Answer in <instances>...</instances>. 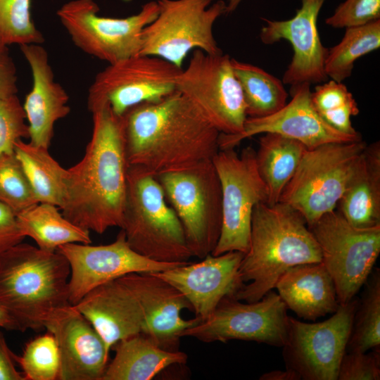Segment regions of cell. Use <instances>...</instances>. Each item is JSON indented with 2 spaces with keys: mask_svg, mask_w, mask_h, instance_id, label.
<instances>
[{
  "mask_svg": "<svg viewBox=\"0 0 380 380\" xmlns=\"http://www.w3.org/2000/svg\"><path fill=\"white\" fill-rule=\"evenodd\" d=\"M129 165L157 177L213 160L220 132L180 92L142 103L124 114Z\"/></svg>",
  "mask_w": 380,
  "mask_h": 380,
  "instance_id": "6da1fadb",
  "label": "cell"
},
{
  "mask_svg": "<svg viewBox=\"0 0 380 380\" xmlns=\"http://www.w3.org/2000/svg\"><path fill=\"white\" fill-rule=\"evenodd\" d=\"M93 127L82 160L68 169L62 214L73 224L97 234L121 228L128 162L125 120L108 103L91 111Z\"/></svg>",
  "mask_w": 380,
  "mask_h": 380,
  "instance_id": "7a4b0ae2",
  "label": "cell"
},
{
  "mask_svg": "<svg viewBox=\"0 0 380 380\" xmlns=\"http://www.w3.org/2000/svg\"><path fill=\"white\" fill-rule=\"evenodd\" d=\"M321 261L319 246L300 213L280 201L259 203L252 215L249 247L239 269L242 286L232 298L258 301L289 268Z\"/></svg>",
  "mask_w": 380,
  "mask_h": 380,
  "instance_id": "3957f363",
  "label": "cell"
},
{
  "mask_svg": "<svg viewBox=\"0 0 380 380\" xmlns=\"http://www.w3.org/2000/svg\"><path fill=\"white\" fill-rule=\"evenodd\" d=\"M70 269L63 255L20 243L0 256V305L15 330H39L56 310L70 304Z\"/></svg>",
  "mask_w": 380,
  "mask_h": 380,
  "instance_id": "277c9868",
  "label": "cell"
},
{
  "mask_svg": "<svg viewBox=\"0 0 380 380\" xmlns=\"http://www.w3.org/2000/svg\"><path fill=\"white\" fill-rule=\"evenodd\" d=\"M121 229L129 246L152 260L183 264L192 257L184 229L153 175L129 165Z\"/></svg>",
  "mask_w": 380,
  "mask_h": 380,
  "instance_id": "5b68a950",
  "label": "cell"
},
{
  "mask_svg": "<svg viewBox=\"0 0 380 380\" xmlns=\"http://www.w3.org/2000/svg\"><path fill=\"white\" fill-rule=\"evenodd\" d=\"M366 145L362 139L307 148L279 201L296 210L308 227L312 226L335 210Z\"/></svg>",
  "mask_w": 380,
  "mask_h": 380,
  "instance_id": "8992f818",
  "label": "cell"
},
{
  "mask_svg": "<svg viewBox=\"0 0 380 380\" xmlns=\"http://www.w3.org/2000/svg\"><path fill=\"white\" fill-rule=\"evenodd\" d=\"M156 179L182 223L192 257L211 254L222 226L221 186L213 160Z\"/></svg>",
  "mask_w": 380,
  "mask_h": 380,
  "instance_id": "52a82bcc",
  "label": "cell"
},
{
  "mask_svg": "<svg viewBox=\"0 0 380 380\" xmlns=\"http://www.w3.org/2000/svg\"><path fill=\"white\" fill-rule=\"evenodd\" d=\"M156 19L142 32L139 54L162 58L182 68L188 53L200 49L210 54L223 53L213 34L216 20L226 13L219 0H155Z\"/></svg>",
  "mask_w": 380,
  "mask_h": 380,
  "instance_id": "ba28073f",
  "label": "cell"
},
{
  "mask_svg": "<svg viewBox=\"0 0 380 380\" xmlns=\"http://www.w3.org/2000/svg\"><path fill=\"white\" fill-rule=\"evenodd\" d=\"M99 11L94 0H71L56 15L78 49L111 64L140 53L143 30L156 19L159 8L151 1L137 13L120 18L101 16Z\"/></svg>",
  "mask_w": 380,
  "mask_h": 380,
  "instance_id": "9c48e42d",
  "label": "cell"
},
{
  "mask_svg": "<svg viewBox=\"0 0 380 380\" xmlns=\"http://www.w3.org/2000/svg\"><path fill=\"white\" fill-rule=\"evenodd\" d=\"M309 229L321 251L322 262L331 276L339 305L355 298L366 283L380 253V225L358 228L335 210Z\"/></svg>",
  "mask_w": 380,
  "mask_h": 380,
  "instance_id": "30bf717a",
  "label": "cell"
},
{
  "mask_svg": "<svg viewBox=\"0 0 380 380\" xmlns=\"http://www.w3.org/2000/svg\"><path fill=\"white\" fill-rule=\"evenodd\" d=\"M176 89L221 134L242 132L246 106L229 55L194 50L187 67L177 77Z\"/></svg>",
  "mask_w": 380,
  "mask_h": 380,
  "instance_id": "8fae6325",
  "label": "cell"
},
{
  "mask_svg": "<svg viewBox=\"0 0 380 380\" xmlns=\"http://www.w3.org/2000/svg\"><path fill=\"white\" fill-rule=\"evenodd\" d=\"M222 193L220 235L211 255L229 251L246 253L249 247L252 215L255 205L267 202V189L255 162V150L246 147L219 150L213 159Z\"/></svg>",
  "mask_w": 380,
  "mask_h": 380,
  "instance_id": "7c38bea8",
  "label": "cell"
},
{
  "mask_svg": "<svg viewBox=\"0 0 380 380\" xmlns=\"http://www.w3.org/2000/svg\"><path fill=\"white\" fill-rule=\"evenodd\" d=\"M359 300L353 298L327 320L307 323L289 317L282 346L286 369L304 380H337Z\"/></svg>",
  "mask_w": 380,
  "mask_h": 380,
  "instance_id": "4fadbf2b",
  "label": "cell"
},
{
  "mask_svg": "<svg viewBox=\"0 0 380 380\" xmlns=\"http://www.w3.org/2000/svg\"><path fill=\"white\" fill-rule=\"evenodd\" d=\"M182 70L162 58L144 54L108 64L88 89V110L106 102L122 115L136 105L160 101L177 90L176 79Z\"/></svg>",
  "mask_w": 380,
  "mask_h": 380,
  "instance_id": "5bb4252c",
  "label": "cell"
},
{
  "mask_svg": "<svg viewBox=\"0 0 380 380\" xmlns=\"http://www.w3.org/2000/svg\"><path fill=\"white\" fill-rule=\"evenodd\" d=\"M286 310L279 294L272 291L252 303L226 297L208 317L180 336L205 343L241 340L282 347L287 338Z\"/></svg>",
  "mask_w": 380,
  "mask_h": 380,
  "instance_id": "9a60e30c",
  "label": "cell"
},
{
  "mask_svg": "<svg viewBox=\"0 0 380 380\" xmlns=\"http://www.w3.org/2000/svg\"><path fill=\"white\" fill-rule=\"evenodd\" d=\"M57 251L70 265L68 300L73 305L94 289L126 274L160 272L181 265L154 261L137 253L127 242L122 229L109 244L70 243Z\"/></svg>",
  "mask_w": 380,
  "mask_h": 380,
  "instance_id": "2e32d148",
  "label": "cell"
},
{
  "mask_svg": "<svg viewBox=\"0 0 380 380\" xmlns=\"http://www.w3.org/2000/svg\"><path fill=\"white\" fill-rule=\"evenodd\" d=\"M310 85L305 82L291 87L289 102L270 115L247 118L240 133H220L219 149H234L246 139L269 132L298 141L309 149L328 143L362 140L360 133L356 135L342 133L322 119L312 105Z\"/></svg>",
  "mask_w": 380,
  "mask_h": 380,
  "instance_id": "e0dca14e",
  "label": "cell"
},
{
  "mask_svg": "<svg viewBox=\"0 0 380 380\" xmlns=\"http://www.w3.org/2000/svg\"><path fill=\"white\" fill-rule=\"evenodd\" d=\"M326 0H301V6L295 15L285 20L262 18L260 38L265 44L281 40L289 42L293 57L282 82L291 85L301 83L321 84L328 79L324 63L328 49L322 44L317 29V18Z\"/></svg>",
  "mask_w": 380,
  "mask_h": 380,
  "instance_id": "ac0fdd59",
  "label": "cell"
},
{
  "mask_svg": "<svg viewBox=\"0 0 380 380\" xmlns=\"http://www.w3.org/2000/svg\"><path fill=\"white\" fill-rule=\"evenodd\" d=\"M44 328L54 336L58 345L59 380H101L109 352L96 329L74 305L54 310Z\"/></svg>",
  "mask_w": 380,
  "mask_h": 380,
  "instance_id": "d6986e66",
  "label": "cell"
},
{
  "mask_svg": "<svg viewBox=\"0 0 380 380\" xmlns=\"http://www.w3.org/2000/svg\"><path fill=\"white\" fill-rule=\"evenodd\" d=\"M243 255L239 251L209 254L198 262H189L156 273L179 290L196 317L203 320L224 298L232 297L241 287L239 269Z\"/></svg>",
  "mask_w": 380,
  "mask_h": 380,
  "instance_id": "ffe728a7",
  "label": "cell"
},
{
  "mask_svg": "<svg viewBox=\"0 0 380 380\" xmlns=\"http://www.w3.org/2000/svg\"><path fill=\"white\" fill-rule=\"evenodd\" d=\"M134 294L143 311L144 334L161 348L177 351L181 334L197 324L196 317L184 319L181 312L192 308L186 297L175 286L155 273H130L118 279Z\"/></svg>",
  "mask_w": 380,
  "mask_h": 380,
  "instance_id": "44dd1931",
  "label": "cell"
},
{
  "mask_svg": "<svg viewBox=\"0 0 380 380\" xmlns=\"http://www.w3.org/2000/svg\"><path fill=\"white\" fill-rule=\"evenodd\" d=\"M20 49L32 75V87L23 105L30 131V143L49 148L55 123L70 112L69 96L55 80L49 53L42 44H25Z\"/></svg>",
  "mask_w": 380,
  "mask_h": 380,
  "instance_id": "7402d4cb",
  "label": "cell"
},
{
  "mask_svg": "<svg viewBox=\"0 0 380 380\" xmlns=\"http://www.w3.org/2000/svg\"><path fill=\"white\" fill-rule=\"evenodd\" d=\"M74 306L96 329L109 353L118 341L145 333L141 308L118 279L94 289Z\"/></svg>",
  "mask_w": 380,
  "mask_h": 380,
  "instance_id": "603a6c76",
  "label": "cell"
},
{
  "mask_svg": "<svg viewBox=\"0 0 380 380\" xmlns=\"http://www.w3.org/2000/svg\"><path fill=\"white\" fill-rule=\"evenodd\" d=\"M275 288L286 308L307 320L334 313L339 306L334 280L322 262L289 268Z\"/></svg>",
  "mask_w": 380,
  "mask_h": 380,
  "instance_id": "cb8c5ba5",
  "label": "cell"
},
{
  "mask_svg": "<svg viewBox=\"0 0 380 380\" xmlns=\"http://www.w3.org/2000/svg\"><path fill=\"white\" fill-rule=\"evenodd\" d=\"M338 212L352 225H380V141L367 144L338 203Z\"/></svg>",
  "mask_w": 380,
  "mask_h": 380,
  "instance_id": "d4e9b609",
  "label": "cell"
},
{
  "mask_svg": "<svg viewBox=\"0 0 380 380\" xmlns=\"http://www.w3.org/2000/svg\"><path fill=\"white\" fill-rule=\"evenodd\" d=\"M113 348L114 357L101 380H150L167 367L187 360L184 352L163 349L144 334L122 339Z\"/></svg>",
  "mask_w": 380,
  "mask_h": 380,
  "instance_id": "484cf974",
  "label": "cell"
},
{
  "mask_svg": "<svg viewBox=\"0 0 380 380\" xmlns=\"http://www.w3.org/2000/svg\"><path fill=\"white\" fill-rule=\"evenodd\" d=\"M307 148L300 141L277 133H265L260 137L255 162L267 189L268 204L279 202Z\"/></svg>",
  "mask_w": 380,
  "mask_h": 380,
  "instance_id": "4316f807",
  "label": "cell"
},
{
  "mask_svg": "<svg viewBox=\"0 0 380 380\" xmlns=\"http://www.w3.org/2000/svg\"><path fill=\"white\" fill-rule=\"evenodd\" d=\"M16 218L22 234L44 251H56L70 243H91L89 231L73 224L51 203H38L17 213Z\"/></svg>",
  "mask_w": 380,
  "mask_h": 380,
  "instance_id": "83f0119b",
  "label": "cell"
},
{
  "mask_svg": "<svg viewBox=\"0 0 380 380\" xmlns=\"http://www.w3.org/2000/svg\"><path fill=\"white\" fill-rule=\"evenodd\" d=\"M49 148L19 139L14 153L20 161L39 203L59 208L65 204L68 169L63 168L49 153Z\"/></svg>",
  "mask_w": 380,
  "mask_h": 380,
  "instance_id": "f1b7e54d",
  "label": "cell"
},
{
  "mask_svg": "<svg viewBox=\"0 0 380 380\" xmlns=\"http://www.w3.org/2000/svg\"><path fill=\"white\" fill-rule=\"evenodd\" d=\"M243 96L247 118L270 115L286 103L288 94L282 81L263 69L231 58Z\"/></svg>",
  "mask_w": 380,
  "mask_h": 380,
  "instance_id": "f546056e",
  "label": "cell"
},
{
  "mask_svg": "<svg viewBox=\"0 0 380 380\" xmlns=\"http://www.w3.org/2000/svg\"><path fill=\"white\" fill-rule=\"evenodd\" d=\"M380 47V20L346 28L338 44L328 49L324 63L327 77L342 82L350 77L355 62Z\"/></svg>",
  "mask_w": 380,
  "mask_h": 380,
  "instance_id": "4dcf8cb0",
  "label": "cell"
},
{
  "mask_svg": "<svg viewBox=\"0 0 380 380\" xmlns=\"http://www.w3.org/2000/svg\"><path fill=\"white\" fill-rule=\"evenodd\" d=\"M365 289L355 313L348 352H367L380 346V274L376 271Z\"/></svg>",
  "mask_w": 380,
  "mask_h": 380,
  "instance_id": "1f68e13d",
  "label": "cell"
},
{
  "mask_svg": "<svg viewBox=\"0 0 380 380\" xmlns=\"http://www.w3.org/2000/svg\"><path fill=\"white\" fill-rule=\"evenodd\" d=\"M311 100L317 113L329 126L344 134H360L351 122V118L360 110L344 84L333 80L323 82L311 91Z\"/></svg>",
  "mask_w": 380,
  "mask_h": 380,
  "instance_id": "d6a6232c",
  "label": "cell"
},
{
  "mask_svg": "<svg viewBox=\"0 0 380 380\" xmlns=\"http://www.w3.org/2000/svg\"><path fill=\"white\" fill-rule=\"evenodd\" d=\"M33 0H0V43L42 44L44 37L32 18Z\"/></svg>",
  "mask_w": 380,
  "mask_h": 380,
  "instance_id": "836d02e7",
  "label": "cell"
},
{
  "mask_svg": "<svg viewBox=\"0 0 380 380\" xmlns=\"http://www.w3.org/2000/svg\"><path fill=\"white\" fill-rule=\"evenodd\" d=\"M16 363L25 380H56L60 372V355L54 336L49 331L27 342Z\"/></svg>",
  "mask_w": 380,
  "mask_h": 380,
  "instance_id": "e575fe53",
  "label": "cell"
},
{
  "mask_svg": "<svg viewBox=\"0 0 380 380\" xmlns=\"http://www.w3.org/2000/svg\"><path fill=\"white\" fill-rule=\"evenodd\" d=\"M0 203L15 214L39 203L15 153L0 156Z\"/></svg>",
  "mask_w": 380,
  "mask_h": 380,
  "instance_id": "d590c367",
  "label": "cell"
},
{
  "mask_svg": "<svg viewBox=\"0 0 380 380\" xmlns=\"http://www.w3.org/2000/svg\"><path fill=\"white\" fill-rule=\"evenodd\" d=\"M26 115L17 94L0 99V156L14 153L15 143L30 137Z\"/></svg>",
  "mask_w": 380,
  "mask_h": 380,
  "instance_id": "8d00e7d4",
  "label": "cell"
},
{
  "mask_svg": "<svg viewBox=\"0 0 380 380\" xmlns=\"http://www.w3.org/2000/svg\"><path fill=\"white\" fill-rule=\"evenodd\" d=\"M380 20V0H345L326 18L334 28H346Z\"/></svg>",
  "mask_w": 380,
  "mask_h": 380,
  "instance_id": "74e56055",
  "label": "cell"
},
{
  "mask_svg": "<svg viewBox=\"0 0 380 380\" xmlns=\"http://www.w3.org/2000/svg\"><path fill=\"white\" fill-rule=\"evenodd\" d=\"M380 379L379 348L372 352H348L339 365L338 380H379Z\"/></svg>",
  "mask_w": 380,
  "mask_h": 380,
  "instance_id": "f35d334b",
  "label": "cell"
},
{
  "mask_svg": "<svg viewBox=\"0 0 380 380\" xmlns=\"http://www.w3.org/2000/svg\"><path fill=\"white\" fill-rule=\"evenodd\" d=\"M25 238L18 227L16 214L0 203V256L11 247L23 242Z\"/></svg>",
  "mask_w": 380,
  "mask_h": 380,
  "instance_id": "ab89813d",
  "label": "cell"
},
{
  "mask_svg": "<svg viewBox=\"0 0 380 380\" xmlns=\"http://www.w3.org/2000/svg\"><path fill=\"white\" fill-rule=\"evenodd\" d=\"M18 75L8 46L0 43V99L18 93Z\"/></svg>",
  "mask_w": 380,
  "mask_h": 380,
  "instance_id": "60d3db41",
  "label": "cell"
},
{
  "mask_svg": "<svg viewBox=\"0 0 380 380\" xmlns=\"http://www.w3.org/2000/svg\"><path fill=\"white\" fill-rule=\"evenodd\" d=\"M15 355L0 330V380H25L23 372L16 369Z\"/></svg>",
  "mask_w": 380,
  "mask_h": 380,
  "instance_id": "b9f144b4",
  "label": "cell"
},
{
  "mask_svg": "<svg viewBox=\"0 0 380 380\" xmlns=\"http://www.w3.org/2000/svg\"><path fill=\"white\" fill-rule=\"evenodd\" d=\"M260 380H300L299 376L293 372L289 369L284 371L274 370L263 374L260 377Z\"/></svg>",
  "mask_w": 380,
  "mask_h": 380,
  "instance_id": "7bdbcfd3",
  "label": "cell"
},
{
  "mask_svg": "<svg viewBox=\"0 0 380 380\" xmlns=\"http://www.w3.org/2000/svg\"><path fill=\"white\" fill-rule=\"evenodd\" d=\"M0 328L8 330H15L13 319L8 312L0 305Z\"/></svg>",
  "mask_w": 380,
  "mask_h": 380,
  "instance_id": "ee69618b",
  "label": "cell"
},
{
  "mask_svg": "<svg viewBox=\"0 0 380 380\" xmlns=\"http://www.w3.org/2000/svg\"><path fill=\"white\" fill-rule=\"evenodd\" d=\"M242 0H227L226 6V13H229L234 11L239 5Z\"/></svg>",
  "mask_w": 380,
  "mask_h": 380,
  "instance_id": "f6af8a7d",
  "label": "cell"
},
{
  "mask_svg": "<svg viewBox=\"0 0 380 380\" xmlns=\"http://www.w3.org/2000/svg\"><path fill=\"white\" fill-rule=\"evenodd\" d=\"M121 1H130V0H121Z\"/></svg>",
  "mask_w": 380,
  "mask_h": 380,
  "instance_id": "bcb514c9",
  "label": "cell"
}]
</instances>
